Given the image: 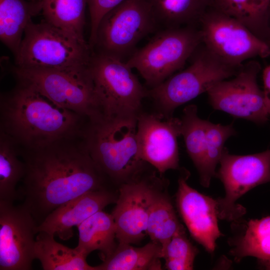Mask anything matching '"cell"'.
Wrapping results in <instances>:
<instances>
[{"instance_id":"obj_1","label":"cell","mask_w":270,"mask_h":270,"mask_svg":"<svg viewBox=\"0 0 270 270\" xmlns=\"http://www.w3.org/2000/svg\"><path fill=\"white\" fill-rule=\"evenodd\" d=\"M20 148L25 172L19 198L38 226L60 206L88 192L107 188L108 180L90 155L82 136L36 150Z\"/></svg>"},{"instance_id":"obj_2","label":"cell","mask_w":270,"mask_h":270,"mask_svg":"<svg viewBox=\"0 0 270 270\" xmlns=\"http://www.w3.org/2000/svg\"><path fill=\"white\" fill-rule=\"evenodd\" d=\"M88 120L18 81L12 90L0 94V132L23 150H36L82 136Z\"/></svg>"},{"instance_id":"obj_3","label":"cell","mask_w":270,"mask_h":270,"mask_svg":"<svg viewBox=\"0 0 270 270\" xmlns=\"http://www.w3.org/2000/svg\"><path fill=\"white\" fill-rule=\"evenodd\" d=\"M136 116H100L88 120L82 136L92 160L108 180L120 184L142 174Z\"/></svg>"},{"instance_id":"obj_4","label":"cell","mask_w":270,"mask_h":270,"mask_svg":"<svg viewBox=\"0 0 270 270\" xmlns=\"http://www.w3.org/2000/svg\"><path fill=\"white\" fill-rule=\"evenodd\" d=\"M92 51L88 42H82L42 20L28 24L15 66L20 68H46L80 70L88 68Z\"/></svg>"},{"instance_id":"obj_5","label":"cell","mask_w":270,"mask_h":270,"mask_svg":"<svg viewBox=\"0 0 270 270\" xmlns=\"http://www.w3.org/2000/svg\"><path fill=\"white\" fill-rule=\"evenodd\" d=\"M190 66L147 90L164 118L174 110L206 92L216 83L236 76L240 66L228 63L202 43L192 56Z\"/></svg>"},{"instance_id":"obj_6","label":"cell","mask_w":270,"mask_h":270,"mask_svg":"<svg viewBox=\"0 0 270 270\" xmlns=\"http://www.w3.org/2000/svg\"><path fill=\"white\" fill-rule=\"evenodd\" d=\"M202 43L197 26L162 29L126 62L139 72L152 88L182 68Z\"/></svg>"},{"instance_id":"obj_7","label":"cell","mask_w":270,"mask_h":270,"mask_svg":"<svg viewBox=\"0 0 270 270\" xmlns=\"http://www.w3.org/2000/svg\"><path fill=\"white\" fill-rule=\"evenodd\" d=\"M90 68L100 115L138 117L148 90L126 62L92 52Z\"/></svg>"},{"instance_id":"obj_8","label":"cell","mask_w":270,"mask_h":270,"mask_svg":"<svg viewBox=\"0 0 270 270\" xmlns=\"http://www.w3.org/2000/svg\"><path fill=\"white\" fill-rule=\"evenodd\" d=\"M12 72L18 82L30 86L60 106L89 120L101 116L90 66L66 70L14 66Z\"/></svg>"},{"instance_id":"obj_9","label":"cell","mask_w":270,"mask_h":270,"mask_svg":"<svg viewBox=\"0 0 270 270\" xmlns=\"http://www.w3.org/2000/svg\"><path fill=\"white\" fill-rule=\"evenodd\" d=\"M158 29L146 0H124L100 20L92 52L126 62L137 44Z\"/></svg>"},{"instance_id":"obj_10","label":"cell","mask_w":270,"mask_h":270,"mask_svg":"<svg viewBox=\"0 0 270 270\" xmlns=\"http://www.w3.org/2000/svg\"><path fill=\"white\" fill-rule=\"evenodd\" d=\"M216 176L222 182L224 198H216L219 219L233 222L241 218L246 208L236 202L254 187L270 182V149L248 155H235L225 148Z\"/></svg>"},{"instance_id":"obj_11","label":"cell","mask_w":270,"mask_h":270,"mask_svg":"<svg viewBox=\"0 0 270 270\" xmlns=\"http://www.w3.org/2000/svg\"><path fill=\"white\" fill-rule=\"evenodd\" d=\"M202 43L228 64L241 66L256 56H270V46L234 18L210 7L202 17Z\"/></svg>"},{"instance_id":"obj_12","label":"cell","mask_w":270,"mask_h":270,"mask_svg":"<svg viewBox=\"0 0 270 270\" xmlns=\"http://www.w3.org/2000/svg\"><path fill=\"white\" fill-rule=\"evenodd\" d=\"M260 70L258 62L246 61L232 78L215 84L207 92L212 108L257 124L266 122L269 115L257 82Z\"/></svg>"},{"instance_id":"obj_13","label":"cell","mask_w":270,"mask_h":270,"mask_svg":"<svg viewBox=\"0 0 270 270\" xmlns=\"http://www.w3.org/2000/svg\"><path fill=\"white\" fill-rule=\"evenodd\" d=\"M197 107L189 104L183 110L181 120L187 152L198 172L201 184L208 188L216 176V168L225 148L226 141L236 132L232 124H214L200 118Z\"/></svg>"},{"instance_id":"obj_14","label":"cell","mask_w":270,"mask_h":270,"mask_svg":"<svg viewBox=\"0 0 270 270\" xmlns=\"http://www.w3.org/2000/svg\"><path fill=\"white\" fill-rule=\"evenodd\" d=\"M38 225L22 204L0 200V270H30Z\"/></svg>"},{"instance_id":"obj_15","label":"cell","mask_w":270,"mask_h":270,"mask_svg":"<svg viewBox=\"0 0 270 270\" xmlns=\"http://www.w3.org/2000/svg\"><path fill=\"white\" fill-rule=\"evenodd\" d=\"M155 176L136 178L120 186L116 205L111 214L118 243L134 244L147 235L149 212L158 190L152 184Z\"/></svg>"},{"instance_id":"obj_16","label":"cell","mask_w":270,"mask_h":270,"mask_svg":"<svg viewBox=\"0 0 270 270\" xmlns=\"http://www.w3.org/2000/svg\"><path fill=\"white\" fill-rule=\"evenodd\" d=\"M180 135V118L142 112L138 116L136 136L140 156L160 174L179 169L177 139Z\"/></svg>"},{"instance_id":"obj_17","label":"cell","mask_w":270,"mask_h":270,"mask_svg":"<svg viewBox=\"0 0 270 270\" xmlns=\"http://www.w3.org/2000/svg\"><path fill=\"white\" fill-rule=\"evenodd\" d=\"M188 176L187 170L181 171L176 195V208L192 236L212 254L216 240L223 236L218 226L217 200L190 186Z\"/></svg>"},{"instance_id":"obj_18","label":"cell","mask_w":270,"mask_h":270,"mask_svg":"<svg viewBox=\"0 0 270 270\" xmlns=\"http://www.w3.org/2000/svg\"><path fill=\"white\" fill-rule=\"evenodd\" d=\"M118 196L108 188L88 192L60 206L50 213L36 228L37 234L46 232L56 234L64 240L74 234L77 227L95 213L107 206L116 203Z\"/></svg>"},{"instance_id":"obj_19","label":"cell","mask_w":270,"mask_h":270,"mask_svg":"<svg viewBox=\"0 0 270 270\" xmlns=\"http://www.w3.org/2000/svg\"><path fill=\"white\" fill-rule=\"evenodd\" d=\"M232 230L228 243L234 261L253 256L270 268V216L248 220L240 218L232 222Z\"/></svg>"},{"instance_id":"obj_20","label":"cell","mask_w":270,"mask_h":270,"mask_svg":"<svg viewBox=\"0 0 270 270\" xmlns=\"http://www.w3.org/2000/svg\"><path fill=\"white\" fill-rule=\"evenodd\" d=\"M210 7L236 20L270 46V0H212Z\"/></svg>"},{"instance_id":"obj_21","label":"cell","mask_w":270,"mask_h":270,"mask_svg":"<svg viewBox=\"0 0 270 270\" xmlns=\"http://www.w3.org/2000/svg\"><path fill=\"white\" fill-rule=\"evenodd\" d=\"M42 12V2L0 0V39L15 56L32 18Z\"/></svg>"},{"instance_id":"obj_22","label":"cell","mask_w":270,"mask_h":270,"mask_svg":"<svg viewBox=\"0 0 270 270\" xmlns=\"http://www.w3.org/2000/svg\"><path fill=\"white\" fill-rule=\"evenodd\" d=\"M158 28L199 26L212 0H146Z\"/></svg>"},{"instance_id":"obj_23","label":"cell","mask_w":270,"mask_h":270,"mask_svg":"<svg viewBox=\"0 0 270 270\" xmlns=\"http://www.w3.org/2000/svg\"><path fill=\"white\" fill-rule=\"evenodd\" d=\"M78 229V242L76 248L87 256L98 250L104 260L118 246L116 226L112 214L99 211L80 224Z\"/></svg>"},{"instance_id":"obj_24","label":"cell","mask_w":270,"mask_h":270,"mask_svg":"<svg viewBox=\"0 0 270 270\" xmlns=\"http://www.w3.org/2000/svg\"><path fill=\"white\" fill-rule=\"evenodd\" d=\"M36 239L34 256L44 270H97L86 262L87 256L76 248L58 242L54 235L40 232Z\"/></svg>"},{"instance_id":"obj_25","label":"cell","mask_w":270,"mask_h":270,"mask_svg":"<svg viewBox=\"0 0 270 270\" xmlns=\"http://www.w3.org/2000/svg\"><path fill=\"white\" fill-rule=\"evenodd\" d=\"M162 246L151 241L142 247L118 243L114 252L99 266L97 270H161Z\"/></svg>"},{"instance_id":"obj_26","label":"cell","mask_w":270,"mask_h":270,"mask_svg":"<svg viewBox=\"0 0 270 270\" xmlns=\"http://www.w3.org/2000/svg\"><path fill=\"white\" fill-rule=\"evenodd\" d=\"M86 0H42L44 20L82 42L84 37Z\"/></svg>"},{"instance_id":"obj_27","label":"cell","mask_w":270,"mask_h":270,"mask_svg":"<svg viewBox=\"0 0 270 270\" xmlns=\"http://www.w3.org/2000/svg\"><path fill=\"white\" fill-rule=\"evenodd\" d=\"M20 147L0 132V200L14 202L19 198L16 186L24 174Z\"/></svg>"},{"instance_id":"obj_28","label":"cell","mask_w":270,"mask_h":270,"mask_svg":"<svg viewBox=\"0 0 270 270\" xmlns=\"http://www.w3.org/2000/svg\"><path fill=\"white\" fill-rule=\"evenodd\" d=\"M183 228L168 197L158 192L147 222L146 233L151 241L160 244L163 250L174 235Z\"/></svg>"},{"instance_id":"obj_29","label":"cell","mask_w":270,"mask_h":270,"mask_svg":"<svg viewBox=\"0 0 270 270\" xmlns=\"http://www.w3.org/2000/svg\"><path fill=\"white\" fill-rule=\"evenodd\" d=\"M198 248L187 238L184 228L176 232L162 250L165 267L168 270H190Z\"/></svg>"},{"instance_id":"obj_30","label":"cell","mask_w":270,"mask_h":270,"mask_svg":"<svg viewBox=\"0 0 270 270\" xmlns=\"http://www.w3.org/2000/svg\"><path fill=\"white\" fill-rule=\"evenodd\" d=\"M88 7L90 29L88 42L92 50L96 42V32L100 22L104 15L124 0H86Z\"/></svg>"},{"instance_id":"obj_31","label":"cell","mask_w":270,"mask_h":270,"mask_svg":"<svg viewBox=\"0 0 270 270\" xmlns=\"http://www.w3.org/2000/svg\"><path fill=\"white\" fill-rule=\"evenodd\" d=\"M263 82L264 101L269 116H270V66L263 71Z\"/></svg>"},{"instance_id":"obj_32","label":"cell","mask_w":270,"mask_h":270,"mask_svg":"<svg viewBox=\"0 0 270 270\" xmlns=\"http://www.w3.org/2000/svg\"><path fill=\"white\" fill-rule=\"evenodd\" d=\"M34 2H42V0H28Z\"/></svg>"}]
</instances>
